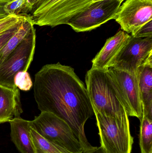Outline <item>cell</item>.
Masks as SVG:
<instances>
[{
	"instance_id": "1",
	"label": "cell",
	"mask_w": 152,
	"mask_h": 153,
	"mask_svg": "<svg viewBox=\"0 0 152 153\" xmlns=\"http://www.w3.org/2000/svg\"><path fill=\"white\" fill-rule=\"evenodd\" d=\"M34 95L38 109L51 112L66 121L84 152L95 147L87 140L84 126L94 114L86 87L70 66L59 62L44 65L35 75Z\"/></svg>"
},
{
	"instance_id": "2",
	"label": "cell",
	"mask_w": 152,
	"mask_h": 153,
	"mask_svg": "<svg viewBox=\"0 0 152 153\" xmlns=\"http://www.w3.org/2000/svg\"><path fill=\"white\" fill-rule=\"evenodd\" d=\"M107 70L92 68L86 75V87L94 112L125 116L127 114L126 103Z\"/></svg>"
},
{
	"instance_id": "3",
	"label": "cell",
	"mask_w": 152,
	"mask_h": 153,
	"mask_svg": "<svg viewBox=\"0 0 152 153\" xmlns=\"http://www.w3.org/2000/svg\"><path fill=\"white\" fill-rule=\"evenodd\" d=\"M101 147L105 153H131L134 137L131 136L128 114L112 117L94 111Z\"/></svg>"
},
{
	"instance_id": "4",
	"label": "cell",
	"mask_w": 152,
	"mask_h": 153,
	"mask_svg": "<svg viewBox=\"0 0 152 153\" xmlns=\"http://www.w3.org/2000/svg\"><path fill=\"white\" fill-rule=\"evenodd\" d=\"M29 126L49 142L72 153L84 152L81 144L68 124L51 112L43 111Z\"/></svg>"
},
{
	"instance_id": "5",
	"label": "cell",
	"mask_w": 152,
	"mask_h": 153,
	"mask_svg": "<svg viewBox=\"0 0 152 153\" xmlns=\"http://www.w3.org/2000/svg\"><path fill=\"white\" fill-rule=\"evenodd\" d=\"M92 3L93 0H42L33 9L31 17L34 25L40 27L67 24Z\"/></svg>"
},
{
	"instance_id": "6",
	"label": "cell",
	"mask_w": 152,
	"mask_h": 153,
	"mask_svg": "<svg viewBox=\"0 0 152 153\" xmlns=\"http://www.w3.org/2000/svg\"><path fill=\"white\" fill-rule=\"evenodd\" d=\"M36 38L34 27L0 65V85L14 88L15 75L19 72L27 71L34 58Z\"/></svg>"
},
{
	"instance_id": "7",
	"label": "cell",
	"mask_w": 152,
	"mask_h": 153,
	"mask_svg": "<svg viewBox=\"0 0 152 153\" xmlns=\"http://www.w3.org/2000/svg\"><path fill=\"white\" fill-rule=\"evenodd\" d=\"M122 2L118 0H101L92 4L68 21L77 32L91 31L107 22L115 19Z\"/></svg>"
},
{
	"instance_id": "8",
	"label": "cell",
	"mask_w": 152,
	"mask_h": 153,
	"mask_svg": "<svg viewBox=\"0 0 152 153\" xmlns=\"http://www.w3.org/2000/svg\"><path fill=\"white\" fill-rule=\"evenodd\" d=\"M152 55V37L140 38L131 36L127 43L112 59L109 68L137 75L140 66Z\"/></svg>"
},
{
	"instance_id": "9",
	"label": "cell",
	"mask_w": 152,
	"mask_h": 153,
	"mask_svg": "<svg viewBox=\"0 0 152 153\" xmlns=\"http://www.w3.org/2000/svg\"><path fill=\"white\" fill-rule=\"evenodd\" d=\"M107 71L125 101L129 117L141 119L143 116V108L137 74L133 75L113 68H109Z\"/></svg>"
},
{
	"instance_id": "10",
	"label": "cell",
	"mask_w": 152,
	"mask_h": 153,
	"mask_svg": "<svg viewBox=\"0 0 152 153\" xmlns=\"http://www.w3.org/2000/svg\"><path fill=\"white\" fill-rule=\"evenodd\" d=\"M115 20L126 33L136 31L152 20V0H126Z\"/></svg>"
},
{
	"instance_id": "11",
	"label": "cell",
	"mask_w": 152,
	"mask_h": 153,
	"mask_svg": "<svg viewBox=\"0 0 152 153\" xmlns=\"http://www.w3.org/2000/svg\"><path fill=\"white\" fill-rule=\"evenodd\" d=\"M130 36L128 33L120 30L114 36L108 39L103 47L92 61V68L102 71L109 69L111 62L127 43Z\"/></svg>"
},
{
	"instance_id": "12",
	"label": "cell",
	"mask_w": 152,
	"mask_h": 153,
	"mask_svg": "<svg viewBox=\"0 0 152 153\" xmlns=\"http://www.w3.org/2000/svg\"><path fill=\"white\" fill-rule=\"evenodd\" d=\"M22 112L19 89L0 85V124L20 117Z\"/></svg>"
},
{
	"instance_id": "13",
	"label": "cell",
	"mask_w": 152,
	"mask_h": 153,
	"mask_svg": "<svg viewBox=\"0 0 152 153\" xmlns=\"http://www.w3.org/2000/svg\"><path fill=\"white\" fill-rule=\"evenodd\" d=\"M137 76L143 115L152 120V55L140 66Z\"/></svg>"
},
{
	"instance_id": "14",
	"label": "cell",
	"mask_w": 152,
	"mask_h": 153,
	"mask_svg": "<svg viewBox=\"0 0 152 153\" xmlns=\"http://www.w3.org/2000/svg\"><path fill=\"white\" fill-rule=\"evenodd\" d=\"M12 141L21 153H36L30 134L29 121L21 117L9 122Z\"/></svg>"
},
{
	"instance_id": "15",
	"label": "cell",
	"mask_w": 152,
	"mask_h": 153,
	"mask_svg": "<svg viewBox=\"0 0 152 153\" xmlns=\"http://www.w3.org/2000/svg\"><path fill=\"white\" fill-rule=\"evenodd\" d=\"M31 16L22 22L18 30L10 38L3 48L0 58V65L2 63L9 54L29 34L34 27Z\"/></svg>"
},
{
	"instance_id": "16",
	"label": "cell",
	"mask_w": 152,
	"mask_h": 153,
	"mask_svg": "<svg viewBox=\"0 0 152 153\" xmlns=\"http://www.w3.org/2000/svg\"><path fill=\"white\" fill-rule=\"evenodd\" d=\"M140 120L139 144L141 153H152V120L143 115Z\"/></svg>"
},
{
	"instance_id": "17",
	"label": "cell",
	"mask_w": 152,
	"mask_h": 153,
	"mask_svg": "<svg viewBox=\"0 0 152 153\" xmlns=\"http://www.w3.org/2000/svg\"><path fill=\"white\" fill-rule=\"evenodd\" d=\"M30 132L36 153H72L45 139L30 127Z\"/></svg>"
},
{
	"instance_id": "18",
	"label": "cell",
	"mask_w": 152,
	"mask_h": 153,
	"mask_svg": "<svg viewBox=\"0 0 152 153\" xmlns=\"http://www.w3.org/2000/svg\"><path fill=\"white\" fill-rule=\"evenodd\" d=\"M28 0H12L4 4L3 10L7 15H28L30 12L28 4Z\"/></svg>"
},
{
	"instance_id": "19",
	"label": "cell",
	"mask_w": 152,
	"mask_h": 153,
	"mask_svg": "<svg viewBox=\"0 0 152 153\" xmlns=\"http://www.w3.org/2000/svg\"><path fill=\"white\" fill-rule=\"evenodd\" d=\"M29 15L9 14L0 19V36L16 26L20 25Z\"/></svg>"
},
{
	"instance_id": "20",
	"label": "cell",
	"mask_w": 152,
	"mask_h": 153,
	"mask_svg": "<svg viewBox=\"0 0 152 153\" xmlns=\"http://www.w3.org/2000/svg\"><path fill=\"white\" fill-rule=\"evenodd\" d=\"M14 85L19 90L29 91L33 85L30 75L27 71H20L15 75L13 79Z\"/></svg>"
},
{
	"instance_id": "21",
	"label": "cell",
	"mask_w": 152,
	"mask_h": 153,
	"mask_svg": "<svg viewBox=\"0 0 152 153\" xmlns=\"http://www.w3.org/2000/svg\"><path fill=\"white\" fill-rule=\"evenodd\" d=\"M131 36L134 37H152V20L140 27L139 29L131 33Z\"/></svg>"
},
{
	"instance_id": "22",
	"label": "cell",
	"mask_w": 152,
	"mask_h": 153,
	"mask_svg": "<svg viewBox=\"0 0 152 153\" xmlns=\"http://www.w3.org/2000/svg\"><path fill=\"white\" fill-rule=\"evenodd\" d=\"M20 25L16 26L12 28L9 30L6 31V32L0 36V58H1L2 50L3 48L4 47V46L6 45L9 39L13 36V34L18 30V28L20 26Z\"/></svg>"
},
{
	"instance_id": "23",
	"label": "cell",
	"mask_w": 152,
	"mask_h": 153,
	"mask_svg": "<svg viewBox=\"0 0 152 153\" xmlns=\"http://www.w3.org/2000/svg\"><path fill=\"white\" fill-rule=\"evenodd\" d=\"M42 0H28V4L30 12L32 13L33 9L35 8V6L40 2Z\"/></svg>"
},
{
	"instance_id": "24",
	"label": "cell",
	"mask_w": 152,
	"mask_h": 153,
	"mask_svg": "<svg viewBox=\"0 0 152 153\" xmlns=\"http://www.w3.org/2000/svg\"><path fill=\"white\" fill-rule=\"evenodd\" d=\"M82 153H105L101 146L95 147V148L90 152H84Z\"/></svg>"
},
{
	"instance_id": "25",
	"label": "cell",
	"mask_w": 152,
	"mask_h": 153,
	"mask_svg": "<svg viewBox=\"0 0 152 153\" xmlns=\"http://www.w3.org/2000/svg\"><path fill=\"white\" fill-rule=\"evenodd\" d=\"M8 1H0V9H3L4 6L5 4L9 2Z\"/></svg>"
},
{
	"instance_id": "26",
	"label": "cell",
	"mask_w": 152,
	"mask_h": 153,
	"mask_svg": "<svg viewBox=\"0 0 152 153\" xmlns=\"http://www.w3.org/2000/svg\"><path fill=\"white\" fill-rule=\"evenodd\" d=\"M101 1V0H93V2L97 1ZM118 1H120L123 2L125 0H118Z\"/></svg>"
},
{
	"instance_id": "27",
	"label": "cell",
	"mask_w": 152,
	"mask_h": 153,
	"mask_svg": "<svg viewBox=\"0 0 152 153\" xmlns=\"http://www.w3.org/2000/svg\"><path fill=\"white\" fill-rule=\"evenodd\" d=\"M0 1H12V0H0Z\"/></svg>"
}]
</instances>
